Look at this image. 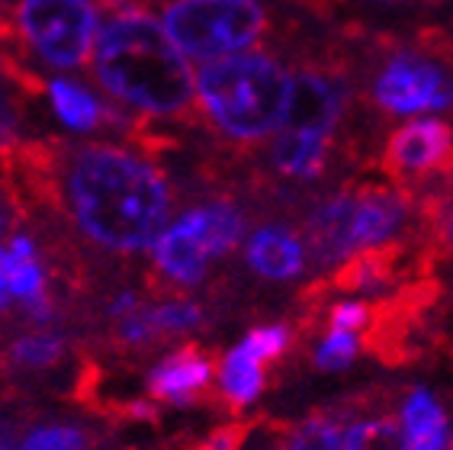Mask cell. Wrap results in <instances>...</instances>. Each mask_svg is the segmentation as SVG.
<instances>
[{
    "mask_svg": "<svg viewBox=\"0 0 453 450\" xmlns=\"http://www.w3.org/2000/svg\"><path fill=\"white\" fill-rule=\"evenodd\" d=\"M61 181L78 229L106 252H145L165 235L171 190L149 158L116 145H81Z\"/></svg>",
    "mask_w": 453,
    "mask_h": 450,
    "instance_id": "1",
    "label": "cell"
},
{
    "mask_svg": "<svg viewBox=\"0 0 453 450\" xmlns=\"http://www.w3.org/2000/svg\"><path fill=\"white\" fill-rule=\"evenodd\" d=\"M90 68L106 94L149 116H180L196 97L187 55L139 7H122L100 23Z\"/></svg>",
    "mask_w": 453,
    "mask_h": 450,
    "instance_id": "2",
    "label": "cell"
},
{
    "mask_svg": "<svg viewBox=\"0 0 453 450\" xmlns=\"http://www.w3.org/2000/svg\"><path fill=\"white\" fill-rule=\"evenodd\" d=\"M289 78L267 55H228L206 61L196 74V100L222 136L261 142L283 126Z\"/></svg>",
    "mask_w": 453,
    "mask_h": 450,
    "instance_id": "3",
    "label": "cell"
},
{
    "mask_svg": "<svg viewBox=\"0 0 453 450\" xmlns=\"http://www.w3.org/2000/svg\"><path fill=\"white\" fill-rule=\"evenodd\" d=\"M409 219L405 197L386 187H354L341 190L312 213L309 242L319 264L348 260L350 254L380 248Z\"/></svg>",
    "mask_w": 453,
    "mask_h": 450,
    "instance_id": "4",
    "label": "cell"
},
{
    "mask_svg": "<svg viewBox=\"0 0 453 450\" xmlns=\"http://www.w3.org/2000/svg\"><path fill=\"white\" fill-rule=\"evenodd\" d=\"M161 27L187 58L219 61L257 43L267 13L257 0H177L165 10Z\"/></svg>",
    "mask_w": 453,
    "mask_h": 450,
    "instance_id": "5",
    "label": "cell"
},
{
    "mask_svg": "<svg viewBox=\"0 0 453 450\" xmlns=\"http://www.w3.org/2000/svg\"><path fill=\"white\" fill-rule=\"evenodd\" d=\"M244 232V219L232 203H206L183 213L155 244V264L167 280L183 286L200 283L210 260L232 252Z\"/></svg>",
    "mask_w": 453,
    "mask_h": 450,
    "instance_id": "6",
    "label": "cell"
},
{
    "mask_svg": "<svg viewBox=\"0 0 453 450\" xmlns=\"http://www.w3.org/2000/svg\"><path fill=\"white\" fill-rule=\"evenodd\" d=\"M13 23L23 43L58 71L84 65L100 33L94 0H19Z\"/></svg>",
    "mask_w": 453,
    "mask_h": 450,
    "instance_id": "7",
    "label": "cell"
},
{
    "mask_svg": "<svg viewBox=\"0 0 453 450\" xmlns=\"http://www.w3.org/2000/svg\"><path fill=\"white\" fill-rule=\"evenodd\" d=\"M373 97L386 112H395V116L444 110L453 106V78L437 68L434 61L402 52L376 78Z\"/></svg>",
    "mask_w": 453,
    "mask_h": 450,
    "instance_id": "8",
    "label": "cell"
},
{
    "mask_svg": "<svg viewBox=\"0 0 453 450\" xmlns=\"http://www.w3.org/2000/svg\"><path fill=\"white\" fill-rule=\"evenodd\" d=\"M383 171L395 183L450 174L453 126H447L444 120H411L389 132L383 148Z\"/></svg>",
    "mask_w": 453,
    "mask_h": 450,
    "instance_id": "9",
    "label": "cell"
},
{
    "mask_svg": "<svg viewBox=\"0 0 453 450\" xmlns=\"http://www.w3.org/2000/svg\"><path fill=\"white\" fill-rule=\"evenodd\" d=\"M344 104H348V94H344L338 78L325 74V71L305 68L289 84L283 129L332 139L341 122V112H344Z\"/></svg>",
    "mask_w": 453,
    "mask_h": 450,
    "instance_id": "10",
    "label": "cell"
},
{
    "mask_svg": "<svg viewBox=\"0 0 453 450\" xmlns=\"http://www.w3.org/2000/svg\"><path fill=\"white\" fill-rule=\"evenodd\" d=\"M212 380V361L206 351L196 345H187L174 354H167L161 364L151 370L149 376V392L151 399L161 402H174V406H187L193 399H200L210 390Z\"/></svg>",
    "mask_w": 453,
    "mask_h": 450,
    "instance_id": "11",
    "label": "cell"
},
{
    "mask_svg": "<svg viewBox=\"0 0 453 450\" xmlns=\"http://www.w3.org/2000/svg\"><path fill=\"white\" fill-rule=\"evenodd\" d=\"M244 258L251 264L254 274L267 280H293L303 274L305 252L296 235L280 229V225H264L248 238Z\"/></svg>",
    "mask_w": 453,
    "mask_h": 450,
    "instance_id": "12",
    "label": "cell"
},
{
    "mask_svg": "<svg viewBox=\"0 0 453 450\" xmlns=\"http://www.w3.org/2000/svg\"><path fill=\"white\" fill-rule=\"evenodd\" d=\"M4 274L13 299H23L35 319H49V296H45V274L35 254V244L27 235H13L4 248Z\"/></svg>",
    "mask_w": 453,
    "mask_h": 450,
    "instance_id": "13",
    "label": "cell"
},
{
    "mask_svg": "<svg viewBox=\"0 0 453 450\" xmlns=\"http://www.w3.org/2000/svg\"><path fill=\"white\" fill-rule=\"evenodd\" d=\"M399 260H402V248H395V244L366 248V252H357V254H350L348 260H341L328 286H332V290H344V293L376 290V286H386L395 277Z\"/></svg>",
    "mask_w": 453,
    "mask_h": 450,
    "instance_id": "14",
    "label": "cell"
},
{
    "mask_svg": "<svg viewBox=\"0 0 453 450\" xmlns=\"http://www.w3.org/2000/svg\"><path fill=\"white\" fill-rule=\"evenodd\" d=\"M402 428L409 434L411 450H447V415L441 402L427 390H411L402 406Z\"/></svg>",
    "mask_w": 453,
    "mask_h": 450,
    "instance_id": "15",
    "label": "cell"
},
{
    "mask_svg": "<svg viewBox=\"0 0 453 450\" xmlns=\"http://www.w3.org/2000/svg\"><path fill=\"white\" fill-rule=\"evenodd\" d=\"M328 145L332 139H319V136H303V132H280L273 142V165L277 171L289 177H319L328 161Z\"/></svg>",
    "mask_w": 453,
    "mask_h": 450,
    "instance_id": "16",
    "label": "cell"
},
{
    "mask_svg": "<svg viewBox=\"0 0 453 450\" xmlns=\"http://www.w3.org/2000/svg\"><path fill=\"white\" fill-rule=\"evenodd\" d=\"M264 364L244 345L232 347L219 367V390L226 396L228 406H251L254 399L264 392Z\"/></svg>",
    "mask_w": 453,
    "mask_h": 450,
    "instance_id": "17",
    "label": "cell"
},
{
    "mask_svg": "<svg viewBox=\"0 0 453 450\" xmlns=\"http://www.w3.org/2000/svg\"><path fill=\"white\" fill-rule=\"evenodd\" d=\"M49 100H52L58 120L74 132H90L104 120V106L96 104V97L74 81L55 78L49 84Z\"/></svg>",
    "mask_w": 453,
    "mask_h": 450,
    "instance_id": "18",
    "label": "cell"
},
{
    "mask_svg": "<svg viewBox=\"0 0 453 450\" xmlns=\"http://www.w3.org/2000/svg\"><path fill=\"white\" fill-rule=\"evenodd\" d=\"M344 441H348V450H411L405 428H399L386 415L350 424L344 431Z\"/></svg>",
    "mask_w": 453,
    "mask_h": 450,
    "instance_id": "19",
    "label": "cell"
},
{
    "mask_svg": "<svg viewBox=\"0 0 453 450\" xmlns=\"http://www.w3.org/2000/svg\"><path fill=\"white\" fill-rule=\"evenodd\" d=\"M65 354V341L52 331H35V335H23L19 341H13L10 347V361L27 370H45L55 367Z\"/></svg>",
    "mask_w": 453,
    "mask_h": 450,
    "instance_id": "20",
    "label": "cell"
},
{
    "mask_svg": "<svg viewBox=\"0 0 453 450\" xmlns=\"http://www.w3.org/2000/svg\"><path fill=\"white\" fill-rule=\"evenodd\" d=\"M283 450H348V441H344V431H341L332 418L315 415L289 434V441L283 444Z\"/></svg>",
    "mask_w": 453,
    "mask_h": 450,
    "instance_id": "21",
    "label": "cell"
},
{
    "mask_svg": "<svg viewBox=\"0 0 453 450\" xmlns=\"http://www.w3.org/2000/svg\"><path fill=\"white\" fill-rule=\"evenodd\" d=\"M23 450H90V438L74 424H39L27 434Z\"/></svg>",
    "mask_w": 453,
    "mask_h": 450,
    "instance_id": "22",
    "label": "cell"
},
{
    "mask_svg": "<svg viewBox=\"0 0 453 450\" xmlns=\"http://www.w3.org/2000/svg\"><path fill=\"white\" fill-rule=\"evenodd\" d=\"M151 312V325H155L157 338L177 335V331H190L203 322V312L190 299H171V303L149 306Z\"/></svg>",
    "mask_w": 453,
    "mask_h": 450,
    "instance_id": "23",
    "label": "cell"
},
{
    "mask_svg": "<svg viewBox=\"0 0 453 450\" xmlns=\"http://www.w3.org/2000/svg\"><path fill=\"white\" fill-rule=\"evenodd\" d=\"M360 351V338L348 335V331H328L322 338V345L315 347V367L319 370H344V367L354 364V357Z\"/></svg>",
    "mask_w": 453,
    "mask_h": 450,
    "instance_id": "24",
    "label": "cell"
},
{
    "mask_svg": "<svg viewBox=\"0 0 453 450\" xmlns=\"http://www.w3.org/2000/svg\"><path fill=\"white\" fill-rule=\"evenodd\" d=\"M242 345L248 347L261 364H271V361H277V357L287 354L289 329H283V325H264V329H254L251 335L244 338Z\"/></svg>",
    "mask_w": 453,
    "mask_h": 450,
    "instance_id": "25",
    "label": "cell"
},
{
    "mask_svg": "<svg viewBox=\"0 0 453 450\" xmlns=\"http://www.w3.org/2000/svg\"><path fill=\"white\" fill-rule=\"evenodd\" d=\"M373 322V306L366 303H338L328 312V331H348V335H364Z\"/></svg>",
    "mask_w": 453,
    "mask_h": 450,
    "instance_id": "26",
    "label": "cell"
},
{
    "mask_svg": "<svg viewBox=\"0 0 453 450\" xmlns=\"http://www.w3.org/2000/svg\"><path fill=\"white\" fill-rule=\"evenodd\" d=\"M244 438H248V424L232 422V424L216 428L212 434H206L196 450H238L244 444Z\"/></svg>",
    "mask_w": 453,
    "mask_h": 450,
    "instance_id": "27",
    "label": "cell"
},
{
    "mask_svg": "<svg viewBox=\"0 0 453 450\" xmlns=\"http://www.w3.org/2000/svg\"><path fill=\"white\" fill-rule=\"evenodd\" d=\"M13 136V106L10 100L4 97V84H0V145Z\"/></svg>",
    "mask_w": 453,
    "mask_h": 450,
    "instance_id": "28",
    "label": "cell"
},
{
    "mask_svg": "<svg viewBox=\"0 0 453 450\" xmlns=\"http://www.w3.org/2000/svg\"><path fill=\"white\" fill-rule=\"evenodd\" d=\"M0 450H23V444L17 441V431H13V424L4 418V412H0Z\"/></svg>",
    "mask_w": 453,
    "mask_h": 450,
    "instance_id": "29",
    "label": "cell"
},
{
    "mask_svg": "<svg viewBox=\"0 0 453 450\" xmlns=\"http://www.w3.org/2000/svg\"><path fill=\"white\" fill-rule=\"evenodd\" d=\"M13 296H10V290H7V274H4V248H0V309L10 303Z\"/></svg>",
    "mask_w": 453,
    "mask_h": 450,
    "instance_id": "30",
    "label": "cell"
},
{
    "mask_svg": "<svg viewBox=\"0 0 453 450\" xmlns=\"http://www.w3.org/2000/svg\"><path fill=\"white\" fill-rule=\"evenodd\" d=\"M441 232H444V242L453 248V206L447 209V216H444V222H441Z\"/></svg>",
    "mask_w": 453,
    "mask_h": 450,
    "instance_id": "31",
    "label": "cell"
},
{
    "mask_svg": "<svg viewBox=\"0 0 453 450\" xmlns=\"http://www.w3.org/2000/svg\"><path fill=\"white\" fill-rule=\"evenodd\" d=\"M4 225H7V216H4V209H0V235H4Z\"/></svg>",
    "mask_w": 453,
    "mask_h": 450,
    "instance_id": "32",
    "label": "cell"
},
{
    "mask_svg": "<svg viewBox=\"0 0 453 450\" xmlns=\"http://www.w3.org/2000/svg\"><path fill=\"white\" fill-rule=\"evenodd\" d=\"M447 450H453V441H450V447H447Z\"/></svg>",
    "mask_w": 453,
    "mask_h": 450,
    "instance_id": "33",
    "label": "cell"
}]
</instances>
